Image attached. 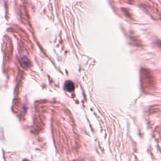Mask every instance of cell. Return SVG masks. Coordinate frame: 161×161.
<instances>
[{
	"label": "cell",
	"mask_w": 161,
	"mask_h": 161,
	"mask_svg": "<svg viewBox=\"0 0 161 161\" xmlns=\"http://www.w3.org/2000/svg\"><path fill=\"white\" fill-rule=\"evenodd\" d=\"M74 89V85L72 81L68 80L65 83V89L66 91L70 92L73 91Z\"/></svg>",
	"instance_id": "6da1fadb"
}]
</instances>
